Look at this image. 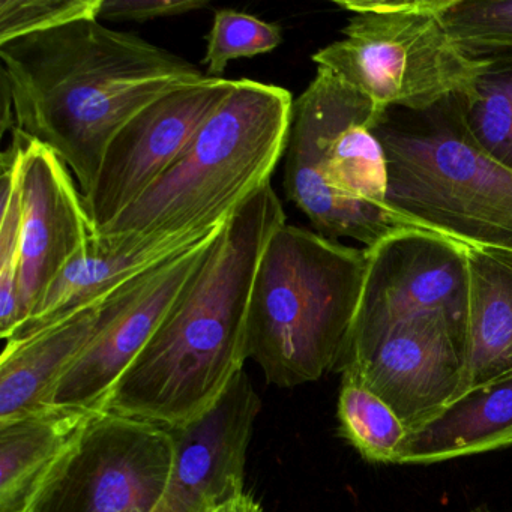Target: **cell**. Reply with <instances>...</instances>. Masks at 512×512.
Here are the masks:
<instances>
[{
  "instance_id": "6da1fadb",
  "label": "cell",
  "mask_w": 512,
  "mask_h": 512,
  "mask_svg": "<svg viewBox=\"0 0 512 512\" xmlns=\"http://www.w3.org/2000/svg\"><path fill=\"white\" fill-rule=\"evenodd\" d=\"M16 130L52 149L85 197L107 146L140 110L206 79L187 59L133 32L83 20L0 46Z\"/></svg>"
},
{
  "instance_id": "7a4b0ae2",
  "label": "cell",
  "mask_w": 512,
  "mask_h": 512,
  "mask_svg": "<svg viewBox=\"0 0 512 512\" xmlns=\"http://www.w3.org/2000/svg\"><path fill=\"white\" fill-rule=\"evenodd\" d=\"M286 212L271 182L226 221L145 349L116 383L106 412L176 427L211 409L248 359L251 290Z\"/></svg>"
},
{
  "instance_id": "3957f363",
  "label": "cell",
  "mask_w": 512,
  "mask_h": 512,
  "mask_svg": "<svg viewBox=\"0 0 512 512\" xmlns=\"http://www.w3.org/2000/svg\"><path fill=\"white\" fill-rule=\"evenodd\" d=\"M293 104L292 94L280 86L238 80L181 157L127 211L92 235L94 244L115 250L226 223L271 182L286 154Z\"/></svg>"
},
{
  "instance_id": "277c9868",
  "label": "cell",
  "mask_w": 512,
  "mask_h": 512,
  "mask_svg": "<svg viewBox=\"0 0 512 512\" xmlns=\"http://www.w3.org/2000/svg\"><path fill=\"white\" fill-rule=\"evenodd\" d=\"M367 250L284 224L266 244L248 307V358L293 388L337 370L358 310Z\"/></svg>"
},
{
  "instance_id": "5b68a950",
  "label": "cell",
  "mask_w": 512,
  "mask_h": 512,
  "mask_svg": "<svg viewBox=\"0 0 512 512\" xmlns=\"http://www.w3.org/2000/svg\"><path fill=\"white\" fill-rule=\"evenodd\" d=\"M383 116L322 68L293 104L284 193L326 238L371 248L400 230L422 229L388 205V161L374 133Z\"/></svg>"
},
{
  "instance_id": "8992f818",
  "label": "cell",
  "mask_w": 512,
  "mask_h": 512,
  "mask_svg": "<svg viewBox=\"0 0 512 512\" xmlns=\"http://www.w3.org/2000/svg\"><path fill=\"white\" fill-rule=\"evenodd\" d=\"M374 133L398 215L469 247L512 251V169L472 136L464 97L422 112L388 110Z\"/></svg>"
},
{
  "instance_id": "52a82bcc",
  "label": "cell",
  "mask_w": 512,
  "mask_h": 512,
  "mask_svg": "<svg viewBox=\"0 0 512 512\" xmlns=\"http://www.w3.org/2000/svg\"><path fill=\"white\" fill-rule=\"evenodd\" d=\"M352 13L344 38L314 53L317 68L373 101L377 112H422L475 95L487 59L467 55L442 19L446 0H337Z\"/></svg>"
},
{
  "instance_id": "ba28073f",
  "label": "cell",
  "mask_w": 512,
  "mask_h": 512,
  "mask_svg": "<svg viewBox=\"0 0 512 512\" xmlns=\"http://www.w3.org/2000/svg\"><path fill=\"white\" fill-rule=\"evenodd\" d=\"M172 463L166 427L98 412L53 464L25 512H155Z\"/></svg>"
},
{
  "instance_id": "9c48e42d",
  "label": "cell",
  "mask_w": 512,
  "mask_h": 512,
  "mask_svg": "<svg viewBox=\"0 0 512 512\" xmlns=\"http://www.w3.org/2000/svg\"><path fill=\"white\" fill-rule=\"evenodd\" d=\"M367 250L358 310L338 364L368 355L395 326L445 311L466 320V245L427 229L400 230Z\"/></svg>"
},
{
  "instance_id": "30bf717a",
  "label": "cell",
  "mask_w": 512,
  "mask_h": 512,
  "mask_svg": "<svg viewBox=\"0 0 512 512\" xmlns=\"http://www.w3.org/2000/svg\"><path fill=\"white\" fill-rule=\"evenodd\" d=\"M223 226L106 296L97 332L56 386L53 407L106 412L116 383L145 349Z\"/></svg>"
},
{
  "instance_id": "8fae6325",
  "label": "cell",
  "mask_w": 512,
  "mask_h": 512,
  "mask_svg": "<svg viewBox=\"0 0 512 512\" xmlns=\"http://www.w3.org/2000/svg\"><path fill=\"white\" fill-rule=\"evenodd\" d=\"M238 80L206 77L140 110L104 152L94 187L83 197L92 235L106 229L181 157Z\"/></svg>"
},
{
  "instance_id": "7c38bea8",
  "label": "cell",
  "mask_w": 512,
  "mask_h": 512,
  "mask_svg": "<svg viewBox=\"0 0 512 512\" xmlns=\"http://www.w3.org/2000/svg\"><path fill=\"white\" fill-rule=\"evenodd\" d=\"M466 320L445 311L395 326L352 374L382 398L410 433L421 430L451 406L463 380Z\"/></svg>"
},
{
  "instance_id": "4fadbf2b",
  "label": "cell",
  "mask_w": 512,
  "mask_h": 512,
  "mask_svg": "<svg viewBox=\"0 0 512 512\" xmlns=\"http://www.w3.org/2000/svg\"><path fill=\"white\" fill-rule=\"evenodd\" d=\"M20 199L17 329L92 239L88 212L73 173L52 149L37 140L29 139L20 164Z\"/></svg>"
},
{
  "instance_id": "5bb4252c",
  "label": "cell",
  "mask_w": 512,
  "mask_h": 512,
  "mask_svg": "<svg viewBox=\"0 0 512 512\" xmlns=\"http://www.w3.org/2000/svg\"><path fill=\"white\" fill-rule=\"evenodd\" d=\"M259 395L242 371L199 418L169 427L173 463L155 512H208L244 493V470Z\"/></svg>"
},
{
  "instance_id": "9a60e30c",
  "label": "cell",
  "mask_w": 512,
  "mask_h": 512,
  "mask_svg": "<svg viewBox=\"0 0 512 512\" xmlns=\"http://www.w3.org/2000/svg\"><path fill=\"white\" fill-rule=\"evenodd\" d=\"M223 224L199 232L146 239L115 250H104L91 239L89 247L49 287L34 314L5 343L25 340L106 298L143 272L208 238Z\"/></svg>"
},
{
  "instance_id": "2e32d148",
  "label": "cell",
  "mask_w": 512,
  "mask_h": 512,
  "mask_svg": "<svg viewBox=\"0 0 512 512\" xmlns=\"http://www.w3.org/2000/svg\"><path fill=\"white\" fill-rule=\"evenodd\" d=\"M466 346L457 398L512 377V251L466 245Z\"/></svg>"
},
{
  "instance_id": "e0dca14e",
  "label": "cell",
  "mask_w": 512,
  "mask_h": 512,
  "mask_svg": "<svg viewBox=\"0 0 512 512\" xmlns=\"http://www.w3.org/2000/svg\"><path fill=\"white\" fill-rule=\"evenodd\" d=\"M104 299L25 340L5 343L0 424L52 409L56 386L97 332Z\"/></svg>"
},
{
  "instance_id": "ac0fdd59",
  "label": "cell",
  "mask_w": 512,
  "mask_h": 512,
  "mask_svg": "<svg viewBox=\"0 0 512 512\" xmlns=\"http://www.w3.org/2000/svg\"><path fill=\"white\" fill-rule=\"evenodd\" d=\"M512 445V377L475 389L410 433L398 464H434Z\"/></svg>"
},
{
  "instance_id": "d6986e66",
  "label": "cell",
  "mask_w": 512,
  "mask_h": 512,
  "mask_svg": "<svg viewBox=\"0 0 512 512\" xmlns=\"http://www.w3.org/2000/svg\"><path fill=\"white\" fill-rule=\"evenodd\" d=\"M95 413L52 407L0 424V512H25L38 485Z\"/></svg>"
},
{
  "instance_id": "ffe728a7",
  "label": "cell",
  "mask_w": 512,
  "mask_h": 512,
  "mask_svg": "<svg viewBox=\"0 0 512 512\" xmlns=\"http://www.w3.org/2000/svg\"><path fill=\"white\" fill-rule=\"evenodd\" d=\"M337 415L341 436L364 460L398 464L410 431L382 398L349 373H343Z\"/></svg>"
},
{
  "instance_id": "44dd1931",
  "label": "cell",
  "mask_w": 512,
  "mask_h": 512,
  "mask_svg": "<svg viewBox=\"0 0 512 512\" xmlns=\"http://www.w3.org/2000/svg\"><path fill=\"white\" fill-rule=\"evenodd\" d=\"M11 143L2 154V212H0V335L8 340L19 326V266L22 199L20 164L29 137L11 133Z\"/></svg>"
},
{
  "instance_id": "7402d4cb",
  "label": "cell",
  "mask_w": 512,
  "mask_h": 512,
  "mask_svg": "<svg viewBox=\"0 0 512 512\" xmlns=\"http://www.w3.org/2000/svg\"><path fill=\"white\" fill-rule=\"evenodd\" d=\"M475 95L464 98V118L479 145L512 169V55L487 59Z\"/></svg>"
},
{
  "instance_id": "603a6c76",
  "label": "cell",
  "mask_w": 512,
  "mask_h": 512,
  "mask_svg": "<svg viewBox=\"0 0 512 512\" xmlns=\"http://www.w3.org/2000/svg\"><path fill=\"white\" fill-rule=\"evenodd\" d=\"M442 19L472 58L512 55V0H446Z\"/></svg>"
},
{
  "instance_id": "cb8c5ba5",
  "label": "cell",
  "mask_w": 512,
  "mask_h": 512,
  "mask_svg": "<svg viewBox=\"0 0 512 512\" xmlns=\"http://www.w3.org/2000/svg\"><path fill=\"white\" fill-rule=\"evenodd\" d=\"M283 43L280 26L263 22L250 14L235 10H218L206 37L203 64L215 79L236 59L253 58L274 52Z\"/></svg>"
},
{
  "instance_id": "d4e9b609",
  "label": "cell",
  "mask_w": 512,
  "mask_h": 512,
  "mask_svg": "<svg viewBox=\"0 0 512 512\" xmlns=\"http://www.w3.org/2000/svg\"><path fill=\"white\" fill-rule=\"evenodd\" d=\"M103 0H0V46L64 28L83 20H100Z\"/></svg>"
},
{
  "instance_id": "484cf974",
  "label": "cell",
  "mask_w": 512,
  "mask_h": 512,
  "mask_svg": "<svg viewBox=\"0 0 512 512\" xmlns=\"http://www.w3.org/2000/svg\"><path fill=\"white\" fill-rule=\"evenodd\" d=\"M208 5L206 0H103L100 22H151L164 17L184 16Z\"/></svg>"
},
{
  "instance_id": "4316f807",
  "label": "cell",
  "mask_w": 512,
  "mask_h": 512,
  "mask_svg": "<svg viewBox=\"0 0 512 512\" xmlns=\"http://www.w3.org/2000/svg\"><path fill=\"white\" fill-rule=\"evenodd\" d=\"M208 512H265L259 502L251 494L241 493L227 502L209 509Z\"/></svg>"
},
{
  "instance_id": "83f0119b",
  "label": "cell",
  "mask_w": 512,
  "mask_h": 512,
  "mask_svg": "<svg viewBox=\"0 0 512 512\" xmlns=\"http://www.w3.org/2000/svg\"><path fill=\"white\" fill-rule=\"evenodd\" d=\"M470 512H485V508H476V509H473V511H470Z\"/></svg>"
},
{
  "instance_id": "f1b7e54d",
  "label": "cell",
  "mask_w": 512,
  "mask_h": 512,
  "mask_svg": "<svg viewBox=\"0 0 512 512\" xmlns=\"http://www.w3.org/2000/svg\"><path fill=\"white\" fill-rule=\"evenodd\" d=\"M485 512H491L490 509H485Z\"/></svg>"
}]
</instances>
